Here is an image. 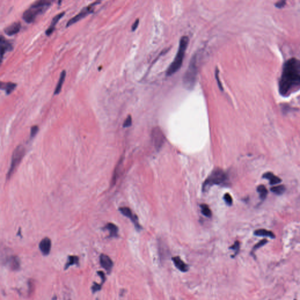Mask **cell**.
I'll list each match as a JSON object with an SVG mask.
<instances>
[{
	"instance_id": "cell-1",
	"label": "cell",
	"mask_w": 300,
	"mask_h": 300,
	"mask_svg": "<svg viewBox=\"0 0 300 300\" xmlns=\"http://www.w3.org/2000/svg\"><path fill=\"white\" fill-rule=\"evenodd\" d=\"M278 89L283 97H288L300 90V60L293 58L285 62Z\"/></svg>"
},
{
	"instance_id": "cell-2",
	"label": "cell",
	"mask_w": 300,
	"mask_h": 300,
	"mask_svg": "<svg viewBox=\"0 0 300 300\" xmlns=\"http://www.w3.org/2000/svg\"><path fill=\"white\" fill-rule=\"evenodd\" d=\"M189 41V39L187 36H184L180 38L178 51L174 60H173L172 63L167 70V76H171L173 74L178 72V70L181 68L183 60L184 59L185 51L188 45Z\"/></svg>"
},
{
	"instance_id": "cell-3",
	"label": "cell",
	"mask_w": 300,
	"mask_h": 300,
	"mask_svg": "<svg viewBox=\"0 0 300 300\" xmlns=\"http://www.w3.org/2000/svg\"><path fill=\"white\" fill-rule=\"evenodd\" d=\"M51 1L39 0L35 1L30 7L25 10L22 15L23 19L27 23H31L34 21L36 17L44 12L51 5Z\"/></svg>"
},
{
	"instance_id": "cell-4",
	"label": "cell",
	"mask_w": 300,
	"mask_h": 300,
	"mask_svg": "<svg viewBox=\"0 0 300 300\" xmlns=\"http://www.w3.org/2000/svg\"><path fill=\"white\" fill-rule=\"evenodd\" d=\"M197 75V56H194L190 61L188 68L183 77L184 86L189 90H192L195 85Z\"/></svg>"
},
{
	"instance_id": "cell-5",
	"label": "cell",
	"mask_w": 300,
	"mask_h": 300,
	"mask_svg": "<svg viewBox=\"0 0 300 300\" xmlns=\"http://www.w3.org/2000/svg\"><path fill=\"white\" fill-rule=\"evenodd\" d=\"M228 180V175L222 169L215 168L208 176L203 185V190H206L213 185H218L224 184Z\"/></svg>"
},
{
	"instance_id": "cell-6",
	"label": "cell",
	"mask_w": 300,
	"mask_h": 300,
	"mask_svg": "<svg viewBox=\"0 0 300 300\" xmlns=\"http://www.w3.org/2000/svg\"><path fill=\"white\" fill-rule=\"evenodd\" d=\"M25 154V147L22 145H19L15 149L14 151L13 154L12 156V160H11V163L10 165V168L9 169L7 178V180L10 179L11 177H12V174H14V171H15L16 168H17L18 165L19 163H21V160L24 158V156Z\"/></svg>"
},
{
	"instance_id": "cell-7",
	"label": "cell",
	"mask_w": 300,
	"mask_h": 300,
	"mask_svg": "<svg viewBox=\"0 0 300 300\" xmlns=\"http://www.w3.org/2000/svg\"><path fill=\"white\" fill-rule=\"evenodd\" d=\"M100 2H101V1H97L96 2H94L89 4L88 6H87L86 7L83 8L77 15L75 16L74 17L71 18L70 20L68 21V22H67V24H66V27H68L69 26L73 25V24L77 22V21L82 19V18L86 17L89 14L92 13L94 11V6L100 4Z\"/></svg>"
},
{
	"instance_id": "cell-8",
	"label": "cell",
	"mask_w": 300,
	"mask_h": 300,
	"mask_svg": "<svg viewBox=\"0 0 300 300\" xmlns=\"http://www.w3.org/2000/svg\"><path fill=\"white\" fill-rule=\"evenodd\" d=\"M151 139L153 145L158 151L163 147L166 140V138L163 131L158 127H154L152 130Z\"/></svg>"
},
{
	"instance_id": "cell-9",
	"label": "cell",
	"mask_w": 300,
	"mask_h": 300,
	"mask_svg": "<svg viewBox=\"0 0 300 300\" xmlns=\"http://www.w3.org/2000/svg\"><path fill=\"white\" fill-rule=\"evenodd\" d=\"M119 211L121 214H123L126 217L129 218L135 225L136 228L137 229L138 231H140V229H142L141 226L139 224L138 222L137 217L133 214L131 209L128 207H121L119 208Z\"/></svg>"
},
{
	"instance_id": "cell-10",
	"label": "cell",
	"mask_w": 300,
	"mask_h": 300,
	"mask_svg": "<svg viewBox=\"0 0 300 300\" xmlns=\"http://www.w3.org/2000/svg\"><path fill=\"white\" fill-rule=\"evenodd\" d=\"M100 265L104 268L107 272L110 273L112 271L113 267V263L112 259L107 255L102 254L100 256Z\"/></svg>"
},
{
	"instance_id": "cell-11",
	"label": "cell",
	"mask_w": 300,
	"mask_h": 300,
	"mask_svg": "<svg viewBox=\"0 0 300 300\" xmlns=\"http://www.w3.org/2000/svg\"><path fill=\"white\" fill-rule=\"evenodd\" d=\"M51 240L48 238H45L41 241L39 248L41 253L45 256L49 254L51 249Z\"/></svg>"
},
{
	"instance_id": "cell-12",
	"label": "cell",
	"mask_w": 300,
	"mask_h": 300,
	"mask_svg": "<svg viewBox=\"0 0 300 300\" xmlns=\"http://www.w3.org/2000/svg\"><path fill=\"white\" fill-rule=\"evenodd\" d=\"M0 47H1V60L3 58L4 54L7 51H11L13 49L12 44L7 40L2 35L0 37Z\"/></svg>"
},
{
	"instance_id": "cell-13",
	"label": "cell",
	"mask_w": 300,
	"mask_h": 300,
	"mask_svg": "<svg viewBox=\"0 0 300 300\" xmlns=\"http://www.w3.org/2000/svg\"><path fill=\"white\" fill-rule=\"evenodd\" d=\"M21 28V22H15L12 24H11L10 25L5 28L4 31L5 33V34L9 36H12L17 34L18 32L20 31Z\"/></svg>"
},
{
	"instance_id": "cell-14",
	"label": "cell",
	"mask_w": 300,
	"mask_h": 300,
	"mask_svg": "<svg viewBox=\"0 0 300 300\" xmlns=\"http://www.w3.org/2000/svg\"><path fill=\"white\" fill-rule=\"evenodd\" d=\"M65 12H60V13L58 14V15H56V16H55L53 18L51 25L49 26V28L45 31V34H46V35L49 36L50 35H51L52 34V32L55 30V25H56V24L58 22V21L61 19V18L63 17V15H65Z\"/></svg>"
},
{
	"instance_id": "cell-15",
	"label": "cell",
	"mask_w": 300,
	"mask_h": 300,
	"mask_svg": "<svg viewBox=\"0 0 300 300\" xmlns=\"http://www.w3.org/2000/svg\"><path fill=\"white\" fill-rule=\"evenodd\" d=\"M172 261L176 267L182 272H186L188 270V266L179 256L172 257Z\"/></svg>"
},
{
	"instance_id": "cell-16",
	"label": "cell",
	"mask_w": 300,
	"mask_h": 300,
	"mask_svg": "<svg viewBox=\"0 0 300 300\" xmlns=\"http://www.w3.org/2000/svg\"><path fill=\"white\" fill-rule=\"evenodd\" d=\"M263 177L265 179L268 180L270 181V184L271 185H275L277 184H279L281 181V179L279 177L275 176L271 172L265 173L263 175Z\"/></svg>"
},
{
	"instance_id": "cell-17",
	"label": "cell",
	"mask_w": 300,
	"mask_h": 300,
	"mask_svg": "<svg viewBox=\"0 0 300 300\" xmlns=\"http://www.w3.org/2000/svg\"><path fill=\"white\" fill-rule=\"evenodd\" d=\"M104 229L110 231V238H116L118 236L119 229L116 224L112 223H107Z\"/></svg>"
},
{
	"instance_id": "cell-18",
	"label": "cell",
	"mask_w": 300,
	"mask_h": 300,
	"mask_svg": "<svg viewBox=\"0 0 300 300\" xmlns=\"http://www.w3.org/2000/svg\"><path fill=\"white\" fill-rule=\"evenodd\" d=\"M9 267L14 271L18 270L20 268V261L17 256H11L9 257L8 260Z\"/></svg>"
},
{
	"instance_id": "cell-19",
	"label": "cell",
	"mask_w": 300,
	"mask_h": 300,
	"mask_svg": "<svg viewBox=\"0 0 300 300\" xmlns=\"http://www.w3.org/2000/svg\"><path fill=\"white\" fill-rule=\"evenodd\" d=\"M66 71L65 70H63L61 72L59 79V80L58 82L57 85L56 86L55 89V91H54V94L55 95L58 94L60 93V91L62 90V86H63V82L65 81V77H66Z\"/></svg>"
},
{
	"instance_id": "cell-20",
	"label": "cell",
	"mask_w": 300,
	"mask_h": 300,
	"mask_svg": "<svg viewBox=\"0 0 300 300\" xmlns=\"http://www.w3.org/2000/svg\"><path fill=\"white\" fill-rule=\"evenodd\" d=\"M17 87V84L12 82H1V89L5 90L7 94H10Z\"/></svg>"
},
{
	"instance_id": "cell-21",
	"label": "cell",
	"mask_w": 300,
	"mask_h": 300,
	"mask_svg": "<svg viewBox=\"0 0 300 300\" xmlns=\"http://www.w3.org/2000/svg\"><path fill=\"white\" fill-rule=\"evenodd\" d=\"M254 235L257 236H262V237H268L271 239H275V234L272 231H267L266 229H257L254 232Z\"/></svg>"
},
{
	"instance_id": "cell-22",
	"label": "cell",
	"mask_w": 300,
	"mask_h": 300,
	"mask_svg": "<svg viewBox=\"0 0 300 300\" xmlns=\"http://www.w3.org/2000/svg\"><path fill=\"white\" fill-rule=\"evenodd\" d=\"M257 190L260 194V198L262 200H265L267 197V195L268 193V191L266 189V187L264 186L263 185H260L257 187Z\"/></svg>"
},
{
	"instance_id": "cell-23",
	"label": "cell",
	"mask_w": 300,
	"mask_h": 300,
	"mask_svg": "<svg viewBox=\"0 0 300 300\" xmlns=\"http://www.w3.org/2000/svg\"><path fill=\"white\" fill-rule=\"evenodd\" d=\"M270 190L271 192H273L274 194L276 195H281L285 192V187L284 185H278V186H275L272 188H270Z\"/></svg>"
},
{
	"instance_id": "cell-24",
	"label": "cell",
	"mask_w": 300,
	"mask_h": 300,
	"mask_svg": "<svg viewBox=\"0 0 300 300\" xmlns=\"http://www.w3.org/2000/svg\"><path fill=\"white\" fill-rule=\"evenodd\" d=\"M79 263V258L75 256H70L68 258V261L65 265V269H67L70 266L73 265H77Z\"/></svg>"
},
{
	"instance_id": "cell-25",
	"label": "cell",
	"mask_w": 300,
	"mask_h": 300,
	"mask_svg": "<svg viewBox=\"0 0 300 300\" xmlns=\"http://www.w3.org/2000/svg\"><path fill=\"white\" fill-rule=\"evenodd\" d=\"M201 212L202 213V214H204V216H205L206 217H211L212 216V211L210 209V208L209 207V206H207L206 204H202L201 205Z\"/></svg>"
},
{
	"instance_id": "cell-26",
	"label": "cell",
	"mask_w": 300,
	"mask_h": 300,
	"mask_svg": "<svg viewBox=\"0 0 300 300\" xmlns=\"http://www.w3.org/2000/svg\"><path fill=\"white\" fill-rule=\"evenodd\" d=\"M267 242H268V241H267V240H266V239H263V240L260 241L258 243H257V244L253 247V250L251 251V253H253V252H254L256 250H257V249H258L259 248L263 247V246H265Z\"/></svg>"
},
{
	"instance_id": "cell-27",
	"label": "cell",
	"mask_w": 300,
	"mask_h": 300,
	"mask_svg": "<svg viewBox=\"0 0 300 300\" xmlns=\"http://www.w3.org/2000/svg\"><path fill=\"white\" fill-rule=\"evenodd\" d=\"M219 69L217 68L216 69V70H215V77H216V81H217V85H218V86L220 89L221 90H223V86H222V85L220 81V79H219Z\"/></svg>"
},
{
	"instance_id": "cell-28",
	"label": "cell",
	"mask_w": 300,
	"mask_h": 300,
	"mask_svg": "<svg viewBox=\"0 0 300 300\" xmlns=\"http://www.w3.org/2000/svg\"><path fill=\"white\" fill-rule=\"evenodd\" d=\"M231 249L233 250L235 252V256L237 255L240 250V243L239 241H236L233 246L231 247Z\"/></svg>"
},
{
	"instance_id": "cell-29",
	"label": "cell",
	"mask_w": 300,
	"mask_h": 300,
	"mask_svg": "<svg viewBox=\"0 0 300 300\" xmlns=\"http://www.w3.org/2000/svg\"><path fill=\"white\" fill-rule=\"evenodd\" d=\"M224 200L225 201V202L226 203L227 205L231 206L232 205V203H233V199H232V197H231V195L229 194H226L224 195Z\"/></svg>"
},
{
	"instance_id": "cell-30",
	"label": "cell",
	"mask_w": 300,
	"mask_h": 300,
	"mask_svg": "<svg viewBox=\"0 0 300 300\" xmlns=\"http://www.w3.org/2000/svg\"><path fill=\"white\" fill-rule=\"evenodd\" d=\"M131 124H132V118L131 116L129 115L124 121L123 126V127H129L131 126Z\"/></svg>"
},
{
	"instance_id": "cell-31",
	"label": "cell",
	"mask_w": 300,
	"mask_h": 300,
	"mask_svg": "<svg viewBox=\"0 0 300 300\" xmlns=\"http://www.w3.org/2000/svg\"><path fill=\"white\" fill-rule=\"evenodd\" d=\"M39 131V127L37 126H34L31 129V137H34L36 134L38 133Z\"/></svg>"
},
{
	"instance_id": "cell-32",
	"label": "cell",
	"mask_w": 300,
	"mask_h": 300,
	"mask_svg": "<svg viewBox=\"0 0 300 300\" xmlns=\"http://www.w3.org/2000/svg\"><path fill=\"white\" fill-rule=\"evenodd\" d=\"M101 287H102V286L100 284H99L97 283H94L93 286H92V291L93 292H98L101 289Z\"/></svg>"
},
{
	"instance_id": "cell-33",
	"label": "cell",
	"mask_w": 300,
	"mask_h": 300,
	"mask_svg": "<svg viewBox=\"0 0 300 300\" xmlns=\"http://www.w3.org/2000/svg\"><path fill=\"white\" fill-rule=\"evenodd\" d=\"M285 4H286V2L285 1H278L277 3H275V5L276 7H277L278 8H282L285 6Z\"/></svg>"
},
{
	"instance_id": "cell-34",
	"label": "cell",
	"mask_w": 300,
	"mask_h": 300,
	"mask_svg": "<svg viewBox=\"0 0 300 300\" xmlns=\"http://www.w3.org/2000/svg\"><path fill=\"white\" fill-rule=\"evenodd\" d=\"M138 24H139V19H137L136 20V21L134 22V24H133L132 25V27H131V29L133 31H134L137 28L138 26Z\"/></svg>"
},
{
	"instance_id": "cell-35",
	"label": "cell",
	"mask_w": 300,
	"mask_h": 300,
	"mask_svg": "<svg viewBox=\"0 0 300 300\" xmlns=\"http://www.w3.org/2000/svg\"><path fill=\"white\" fill-rule=\"evenodd\" d=\"M98 275H99L102 280V281L103 282H104L105 281V279H106V277H105V275L104 273H103V271H98Z\"/></svg>"
},
{
	"instance_id": "cell-36",
	"label": "cell",
	"mask_w": 300,
	"mask_h": 300,
	"mask_svg": "<svg viewBox=\"0 0 300 300\" xmlns=\"http://www.w3.org/2000/svg\"></svg>"
}]
</instances>
